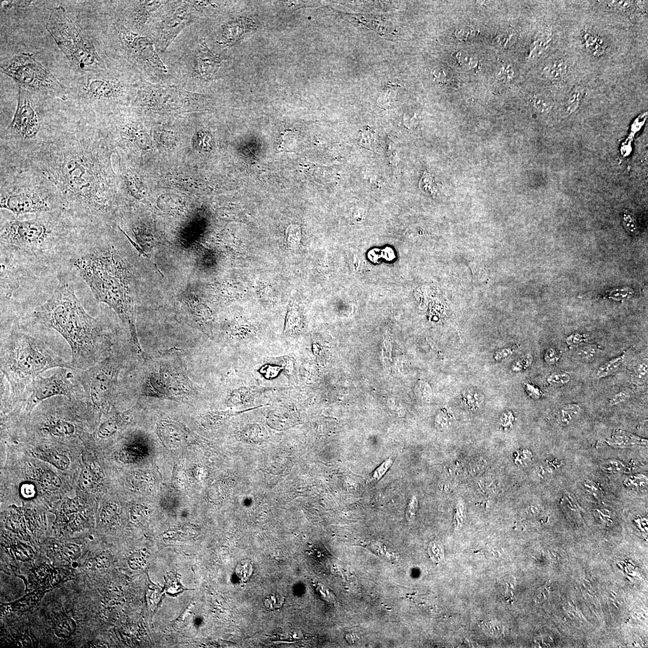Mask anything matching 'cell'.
Instances as JSON below:
<instances>
[{
  "label": "cell",
  "instance_id": "obj_18",
  "mask_svg": "<svg viewBox=\"0 0 648 648\" xmlns=\"http://www.w3.org/2000/svg\"><path fill=\"white\" fill-rule=\"evenodd\" d=\"M219 63V59L209 50L205 40H202L194 54L193 67L195 74L201 79H210L217 71Z\"/></svg>",
  "mask_w": 648,
  "mask_h": 648
},
{
  "label": "cell",
  "instance_id": "obj_42",
  "mask_svg": "<svg viewBox=\"0 0 648 648\" xmlns=\"http://www.w3.org/2000/svg\"><path fill=\"white\" fill-rule=\"evenodd\" d=\"M285 598L279 594H271L265 599L264 606L268 611H276L283 606Z\"/></svg>",
  "mask_w": 648,
  "mask_h": 648
},
{
  "label": "cell",
  "instance_id": "obj_33",
  "mask_svg": "<svg viewBox=\"0 0 648 648\" xmlns=\"http://www.w3.org/2000/svg\"><path fill=\"white\" fill-rule=\"evenodd\" d=\"M600 468L605 472L610 473H619L626 472L628 467L623 462L618 459H608L602 461L600 464Z\"/></svg>",
  "mask_w": 648,
  "mask_h": 648
},
{
  "label": "cell",
  "instance_id": "obj_38",
  "mask_svg": "<svg viewBox=\"0 0 648 648\" xmlns=\"http://www.w3.org/2000/svg\"><path fill=\"white\" fill-rule=\"evenodd\" d=\"M300 314L297 308L294 307L289 310L286 320L285 332L292 333L298 329L300 322Z\"/></svg>",
  "mask_w": 648,
  "mask_h": 648
},
{
  "label": "cell",
  "instance_id": "obj_52",
  "mask_svg": "<svg viewBox=\"0 0 648 648\" xmlns=\"http://www.w3.org/2000/svg\"><path fill=\"white\" fill-rule=\"evenodd\" d=\"M526 392L527 393L528 396L533 399L537 400L542 398L543 392L542 390L531 384V383H525L524 384Z\"/></svg>",
  "mask_w": 648,
  "mask_h": 648
},
{
  "label": "cell",
  "instance_id": "obj_16",
  "mask_svg": "<svg viewBox=\"0 0 648 648\" xmlns=\"http://www.w3.org/2000/svg\"><path fill=\"white\" fill-rule=\"evenodd\" d=\"M87 94L97 100L117 99L123 96L124 87L119 82L104 78H89L85 86Z\"/></svg>",
  "mask_w": 648,
  "mask_h": 648
},
{
  "label": "cell",
  "instance_id": "obj_19",
  "mask_svg": "<svg viewBox=\"0 0 648 648\" xmlns=\"http://www.w3.org/2000/svg\"><path fill=\"white\" fill-rule=\"evenodd\" d=\"M130 14L131 20L138 27L144 26L152 17L157 15L168 2L138 1L134 2Z\"/></svg>",
  "mask_w": 648,
  "mask_h": 648
},
{
  "label": "cell",
  "instance_id": "obj_31",
  "mask_svg": "<svg viewBox=\"0 0 648 648\" xmlns=\"http://www.w3.org/2000/svg\"><path fill=\"white\" fill-rule=\"evenodd\" d=\"M47 429L55 436H66L74 434L75 431L74 425L62 421L51 423Z\"/></svg>",
  "mask_w": 648,
  "mask_h": 648
},
{
  "label": "cell",
  "instance_id": "obj_57",
  "mask_svg": "<svg viewBox=\"0 0 648 648\" xmlns=\"http://www.w3.org/2000/svg\"><path fill=\"white\" fill-rule=\"evenodd\" d=\"M236 572L240 577H248L252 573V566L248 563L243 562L238 566Z\"/></svg>",
  "mask_w": 648,
  "mask_h": 648
},
{
  "label": "cell",
  "instance_id": "obj_34",
  "mask_svg": "<svg viewBox=\"0 0 648 648\" xmlns=\"http://www.w3.org/2000/svg\"><path fill=\"white\" fill-rule=\"evenodd\" d=\"M631 377L632 382L634 385L640 386L645 384L648 377L647 361L636 365L634 369Z\"/></svg>",
  "mask_w": 648,
  "mask_h": 648
},
{
  "label": "cell",
  "instance_id": "obj_15",
  "mask_svg": "<svg viewBox=\"0 0 648 648\" xmlns=\"http://www.w3.org/2000/svg\"><path fill=\"white\" fill-rule=\"evenodd\" d=\"M190 2H181L160 24L159 47L165 51L191 20Z\"/></svg>",
  "mask_w": 648,
  "mask_h": 648
},
{
  "label": "cell",
  "instance_id": "obj_53",
  "mask_svg": "<svg viewBox=\"0 0 648 648\" xmlns=\"http://www.w3.org/2000/svg\"><path fill=\"white\" fill-rule=\"evenodd\" d=\"M418 509V501L416 496L411 498L407 505L406 517L409 521H413L416 516Z\"/></svg>",
  "mask_w": 648,
  "mask_h": 648
},
{
  "label": "cell",
  "instance_id": "obj_56",
  "mask_svg": "<svg viewBox=\"0 0 648 648\" xmlns=\"http://www.w3.org/2000/svg\"><path fill=\"white\" fill-rule=\"evenodd\" d=\"M392 464V461L390 459H388L387 461L383 463L380 466H379L378 469H376L373 477H374L375 479H380L381 477L385 474V472L388 471V469L390 468V467L391 466Z\"/></svg>",
  "mask_w": 648,
  "mask_h": 648
},
{
  "label": "cell",
  "instance_id": "obj_48",
  "mask_svg": "<svg viewBox=\"0 0 648 648\" xmlns=\"http://www.w3.org/2000/svg\"><path fill=\"white\" fill-rule=\"evenodd\" d=\"M15 554L16 558L18 560H23V561L31 559L34 555L32 549L24 545H20L16 547Z\"/></svg>",
  "mask_w": 648,
  "mask_h": 648
},
{
  "label": "cell",
  "instance_id": "obj_22",
  "mask_svg": "<svg viewBox=\"0 0 648 648\" xmlns=\"http://www.w3.org/2000/svg\"><path fill=\"white\" fill-rule=\"evenodd\" d=\"M582 39L585 48L592 56L598 58L606 53L608 44L602 36L587 31H584Z\"/></svg>",
  "mask_w": 648,
  "mask_h": 648
},
{
  "label": "cell",
  "instance_id": "obj_46",
  "mask_svg": "<svg viewBox=\"0 0 648 648\" xmlns=\"http://www.w3.org/2000/svg\"><path fill=\"white\" fill-rule=\"evenodd\" d=\"M469 266L472 271L473 282L475 280L483 281L486 279V270L482 264H479L476 262H471L469 263Z\"/></svg>",
  "mask_w": 648,
  "mask_h": 648
},
{
  "label": "cell",
  "instance_id": "obj_9",
  "mask_svg": "<svg viewBox=\"0 0 648 648\" xmlns=\"http://www.w3.org/2000/svg\"><path fill=\"white\" fill-rule=\"evenodd\" d=\"M119 369L117 359L110 356L92 367L79 370L85 400L96 412H103L114 400Z\"/></svg>",
  "mask_w": 648,
  "mask_h": 648
},
{
  "label": "cell",
  "instance_id": "obj_5",
  "mask_svg": "<svg viewBox=\"0 0 648 648\" xmlns=\"http://www.w3.org/2000/svg\"><path fill=\"white\" fill-rule=\"evenodd\" d=\"M54 368L73 369L71 362L59 356L43 340L22 329H12L1 342L2 384H6L3 393H9L2 400L23 399L35 378Z\"/></svg>",
  "mask_w": 648,
  "mask_h": 648
},
{
  "label": "cell",
  "instance_id": "obj_14",
  "mask_svg": "<svg viewBox=\"0 0 648 648\" xmlns=\"http://www.w3.org/2000/svg\"><path fill=\"white\" fill-rule=\"evenodd\" d=\"M120 37L125 50L138 63L147 65L163 73L168 72L156 51L154 42L149 37L126 29L120 30Z\"/></svg>",
  "mask_w": 648,
  "mask_h": 648
},
{
  "label": "cell",
  "instance_id": "obj_43",
  "mask_svg": "<svg viewBox=\"0 0 648 648\" xmlns=\"http://www.w3.org/2000/svg\"><path fill=\"white\" fill-rule=\"evenodd\" d=\"M530 101L533 106L540 113L548 112L552 107V104L548 99L539 95H533L530 97Z\"/></svg>",
  "mask_w": 648,
  "mask_h": 648
},
{
  "label": "cell",
  "instance_id": "obj_2",
  "mask_svg": "<svg viewBox=\"0 0 648 648\" xmlns=\"http://www.w3.org/2000/svg\"><path fill=\"white\" fill-rule=\"evenodd\" d=\"M87 230L64 211L27 218L1 214V268L20 278L57 276Z\"/></svg>",
  "mask_w": 648,
  "mask_h": 648
},
{
  "label": "cell",
  "instance_id": "obj_13",
  "mask_svg": "<svg viewBox=\"0 0 648 648\" xmlns=\"http://www.w3.org/2000/svg\"><path fill=\"white\" fill-rule=\"evenodd\" d=\"M175 368L163 365L146 379L143 386L145 395L157 398L182 400L190 397L193 390L186 376Z\"/></svg>",
  "mask_w": 648,
  "mask_h": 648
},
{
  "label": "cell",
  "instance_id": "obj_44",
  "mask_svg": "<svg viewBox=\"0 0 648 648\" xmlns=\"http://www.w3.org/2000/svg\"><path fill=\"white\" fill-rule=\"evenodd\" d=\"M633 395L632 390L630 388H626L622 390V391L616 393V395L613 396L611 399L609 400V405L611 406H616L622 405L632 398Z\"/></svg>",
  "mask_w": 648,
  "mask_h": 648
},
{
  "label": "cell",
  "instance_id": "obj_28",
  "mask_svg": "<svg viewBox=\"0 0 648 648\" xmlns=\"http://www.w3.org/2000/svg\"><path fill=\"white\" fill-rule=\"evenodd\" d=\"M585 93H586V89L581 85L575 86L571 90L567 102L568 113L574 112L579 107Z\"/></svg>",
  "mask_w": 648,
  "mask_h": 648
},
{
  "label": "cell",
  "instance_id": "obj_51",
  "mask_svg": "<svg viewBox=\"0 0 648 648\" xmlns=\"http://www.w3.org/2000/svg\"><path fill=\"white\" fill-rule=\"evenodd\" d=\"M584 484L585 488L587 489L589 492L595 498H597V500L601 499L602 495V490L596 483L594 482V481L587 480L585 481Z\"/></svg>",
  "mask_w": 648,
  "mask_h": 648
},
{
  "label": "cell",
  "instance_id": "obj_40",
  "mask_svg": "<svg viewBox=\"0 0 648 648\" xmlns=\"http://www.w3.org/2000/svg\"><path fill=\"white\" fill-rule=\"evenodd\" d=\"M456 58L459 64L466 69L474 68L478 64L477 57L468 52H458Z\"/></svg>",
  "mask_w": 648,
  "mask_h": 648
},
{
  "label": "cell",
  "instance_id": "obj_32",
  "mask_svg": "<svg viewBox=\"0 0 648 648\" xmlns=\"http://www.w3.org/2000/svg\"><path fill=\"white\" fill-rule=\"evenodd\" d=\"M112 559V554L109 551H104L99 554L95 558L90 560L87 566L89 569L93 570L106 569L110 566Z\"/></svg>",
  "mask_w": 648,
  "mask_h": 648
},
{
  "label": "cell",
  "instance_id": "obj_10",
  "mask_svg": "<svg viewBox=\"0 0 648 648\" xmlns=\"http://www.w3.org/2000/svg\"><path fill=\"white\" fill-rule=\"evenodd\" d=\"M40 120L29 92L19 87L18 101L15 116L3 135L2 142L8 141L7 149L26 147L36 140L41 126Z\"/></svg>",
  "mask_w": 648,
  "mask_h": 648
},
{
  "label": "cell",
  "instance_id": "obj_20",
  "mask_svg": "<svg viewBox=\"0 0 648 648\" xmlns=\"http://www.w3.org/2000/svg\"><path fill=\"white\" fill-rule=\"evenodd\" d=\"M607 444L614 448H625L636 446L647 445V440L621 429H616L606 440Z\"/></svg>",
  "mask_w": 648,
  "mask_h": 648
},
{
  "label": "cell",
  "instance_id": "obj_61",
  "mask_svg": "<svg viewBox=\"0 0 648 648\" xmlns=\"http://www.w3.org/2000/svg\"><path fill=\"white\" fill-rule=\"evenodd\" d=\"M31 1L9 2L5 5V8L7 9L13 8H26L31 4Z\"/></svg>",
  "mask_w": 648,
  "mask_h": 648
},
{
  "label": "cell",
  "instance_id": "obj_8",
  "mask_svg": "<svg viewBox=\"0 0 648 648\" xmlns=\"http://www.w3.org/2000/svg\"><path fill=\"white\" fill-rule=\"evenodd\" d=\"M1 69L24 89L48 94L63 100L68 99L65 87L30 54L16 55L2 65Z\"/></svg>",
  "mask_w": 648,
  "mask_h": 648
},
{
  "label": "cell",
  "instance_id": "obj_1",
  "mask_svg": "<svg viewBox=\"0 0 648 648\" xmlns=\"http://www.w3.org/2000/svg\"><path fill=\"white\" fill-rule=\"evenodd\" d=\"M109 152L95 132L40 139L9 152L47 178L60 194L64 211L90 229H102L113 215Z\"/></svg>",
  "mask_w": 648,
  "mask_h": 648
},
{
  "label": "cell",
  "instance_id": "obj_25",
  "mask_svg": "<svg viewBox=\"0 0 648 648\" xmlns=\"http://www.w3.org/2000/svg\"><path fill=\"white\" fill-rule=\"evenodd\" d=\"M606 2L609 8H611L625 15L633 13L635 10H639L641 12L643 10L646 12L647 2L611 1Z\"/></svg>",
  "mask_w": 648,
  "mask_h": 648
},
{
  "label": "cell",
  "instance_id": "obj_54",
  "mask_svg": "<svg viewBox=\"0 0 648 648\" xmlns=\"http://www.w3.org/2000/svg\"><path fill=\"white\" fill-rule=\"evenodd\" d=\"M142 554L139 553H135L132 554L128 559V564L132 569H137L138 568L142 566L144 564V557L142 556Z\"/></svg>",
  "mask_w": 648,
  "mask_h": 648
},
{
  "label": "cell",
  "instance_id": "obj_39",
  "mask_svg": "<svg viewBox=\"0 0 648 648\" xmlns=\"http://www.w3.org/2000/svg\"><path fill=\"white\" fill-rule=\"evenodd\" d=\"M79 486L86 492H93L96 488L95 476L89 469H83L79 480Z\"/></svg>",
  "mask_w": 648,
  "mask_h": 648
},
{
  "label": "cell",
  "instance_id": "obj_17",
  "mask_svg": "<svg viewBox=\"0 0 648 648\" xmlns=\"http://www.w3.org/2000/svg\"><path fill=\"white\" fill-rule=\"evenodd\" d=\"M177 302L180 311L186 316L187 319L201 328L204 329L211 320L210 310L193 296H183L178 299Z\"/></svg>",
  "mask_w": 648,
  "mask_h": 648
},
{
  "label": "cell",
  "instance_id": "obj_12",
  "mask_svg": "<svg viewBox=\"0 0 648 648\" xmlns=\"http://www.w3.org/2000/svg\"><path fill=\"white\" fill-rule=\"evenodd\" d=\"M202 99L200 94L176 86H151L139 90L136 102L155 110H182L196 107Z\"/></svg>",
  "mask_w": 648,
  "mask_h": 648
},
{
  "label": "cell",
  "instance_id": "obj_4",
  "mask_svg": "<svg viewBox=\"0 0 648 648\" xmlns=\"http://www.w3.org/2000/svg\"><path fill=\"white\" fill-rule=\"evenodd\" d=\"M74 274L70 270L57 276L51 297L32 313L35 323L50 327L64 338L71 347L74 370H85L107 357L111 342L105 328L83 308L76 294Z\"/></svg>",
  "mask_w": 648,
  "mask_h": 648
},
{
  "label": "cell",
  "instance_id": "obj_36",
  "mask_svg": "<svg viewBox=\"0 0 648 648\" xmlns=\"http://www.w3.org/2000/svg\"><path fill=\"white\" fill-rule=\"evenodd\" d=\"M41 456L42 457L41 458L57 466L59 469L64 470L68 468L69 461L64 456L51 452H44Z\"/></svg>",
  "mask_w": 648,
  "mask_h": 648
},
{
  "label": "cell",
  "instance_id": "obj_49",
  "mask_svg": "<svg viewBox=\"0 0 648 648\" xmlns=\"http://www.w3.org/2000/svg\"><path fill=\"white\" fill-rule=\"evenodd\" d=\"M62 553L70 560H75L79 558L81 554V550L77 545L68 544L62 550Z\"/></svg>",
  "mask_w": 648,
  "mask_h": 648
},
{
  "label": "cell",
  "instance_id": "obj_45",
  "mask_svg": "<svg viewBox=\"0 0 648 648\" xmlns=\"http://www.w3.org/2000/svg\"><path fill=\"white\" fill-rule=\"evenodd\" d=\"M561 352L554 348H549L546 350L544 354L545 363L549 365H554L558 363L561 358Z\"/></svg>",
  "mask_w": 648,
  "mask_h": 648
},
{
  "label": "cell",
  "instance_id": "obj_27",
  "mask_svg": "<svg viewBox=\"0 0 648 648\" xmlns=\"http://www.w3.org/2000/svg\"><path fill=\"white\" fill-rule=\"evenodd\" d=\"M602 352V348L595 344H589L577 350L576 355L580 360L590 363L596 359Z\"/></svg>",
  "mask_w": 648,
  "mask_h": 648
},
{
  "label": "cell",
  "instance_id": "obj_60",
  "mask_svg": "<svg viewBox=\"0 0 648 648\" xmlns=\"http://www.w3.org/2000/svg\"><path fill=\"white\" fill-rule=\"evenodd\" d=\"M532 455L531 452L528 450H524L520 452L516 459V462L521 465L525 464L531 461Z\"/></svg>",
  "mask_w": 648,
  "mask_h": 648
},
{
  "label": "cell",
  "instance_id": "obj_21",
  "mask_svg": "<svg viewBox=\"0 0 648 648\" xmlns=\"http://www.w3.org/2000/svg\"><path fill=\"white\" fill-rule=\"evenodd\" d=\"M120 137L125 145L139 148L147 139V134L141 125L137 122L132 121L122 125Z\"/></svg>",
  "mask_w": 648,
  "mask_h": 648
},
{
  "label": "cell",
  "instance_id": "obj_37",
  "mask_svg": "<svg viewBox=\"0 0 648 648\" xmlns=\"http://www.w3.org/2000/svg\"><path fill=\"white\" fill-rule=\"evenodd\" d=\"M571 377L569 374L566 372L557 371L552 373L547 377V382L553 387H559L569 384Z\"/></svg>",
  "mask_w": 648,
  "mask_h": 648
},
{
  "label": "cell",
  "instance_id": "obj_24",
  "mask_svg": "<svg viewBox=\"0 0 648 648\" xmlns=\"http://www.w3.org/2000/svg\"><path fill=\"white\" fill-rule=\"evenodd\" d=\"M581 411V407L577 403H567L562 405L556 413L557 424L563 427L570 426L579 419Z\"/></svg>",
  "mask_w": 648,
  "mask_h": 648
},
{
  "label": "cell",
  "instance_id": "obj_50",
  "mask_svg": "<svg viewBox=\"0 0 648 648\" xmlns=\"http://www.w3.org/2000/svg\"><path fill=\"white\" fill-rule=\"evenodd\" d=\"M588 340V336L585 334L574 333L566 338V342L570 347H578Z\"/></svg>",
  "mask_w": 648,
  "mask_h": 648
},
{
  "label": "cell",
  "instance_id": "obj_23",
  "mask_svg": "<svg viewBox=\"0 0 648 648\" xmlns=\"http://www.w3.org/2000/svg\"><path fill=\"white\" fill-rule=\"evenodd\" d=\"M569 70V66L563 59H556L543 69V74L546 79L554 84L564 81Z\"/></svg>",
  "mask_w": 648,
  "mask_h": 648
},
{
  "label": "cell",
  "instance_id": "obj_30",
  "mask_svg": "<svg viewBox=\"0 0 648 648\" xmlns=\"http://www.w3.org/2000/svg\"><path fill=\"white\" fill-rule=\"evenodd\" d=\"M462 401L469 409H476L482 406L484 398L482 394L476 390L468 389L463 392Z\"/></svg>",
  "mask_w": 648,
  "mask_h": 648
},
{
  "label": "cell",
  "instance_id": "obj_29",
  "mask_svg": "<svg viewBox=\"0 0 648 648\" xmlns=\"http://www.w3.org/2000/svg\"><path fill=\"white\" fill-rule=\"evenodd\" d=\"M552 39L553 34L552 31L550 30H546L533 45L531 55L534 57L539 56L550 46Z\"/></svg>",
  "mask_w": 648,
  "mask_h": 648
},
{
  "label": "cell",
  "instance_id": "obj_62",
  "mask_svg": "<svg viewBox=\"0 0 648 648\" xmlns=\"http://www.w3.org/2000/svg\"><path fill=\"white\" fill-rule=\"evenodd\" d=\"M451 421H452V418L449 416L448 414H442V415L439 417V420H438L439 423H441L440 425H441V426H443V428H445L449 427V424L451 423Z\"/></svg>",
  "mask_w": 648,
  "mask_h": 648
},
{
  "label": "cell",
  "instance_id": "obj_35",
  "mask_svg": "<svg viewBox=\"0 0 648 648\" xmlns=\"http://www.w3.org/2000/svg\"><path fill=\"white\" fill-rule=\"evenodd\" d=\"M623 484L629 488L637 490H647V477L642 473H637L626 479Z\"/></svg>",
  "mask_w": 648,
  "mask_h": 648
},
{
  "label": "cell",
  "instance_id": "obj_26",
  "mask_svg": "<svg viewBox=\"0 0 648 648\" xmlns=\"http://www.w3.org/2000/svg\"><path fill=\"white\" fill-rule=\"evenodd\" d=\"M626 357L625 353L619 357L612 359L597 369L596 375L599 379L608 377L617 372L621 367Z\"/></svg>",
  "mask_w": 648,
  "mask_h": 648
},
{
  "label": "cell",
  "instance_id": "obj_3",
  "mask_svg": "<svg viewBox=\"0 0 648 648\" xmlns=\"http://www.w3.org/2000/svg\"><path fill=\"white\" fill-rule=\"evenodd\" d=\"M68 267L85 282L97 301L116 312L136 352L144 356L136 328L134 274L120 251L101 238L100 230L89 231L76 244Z\"/></svg>",
  "mask_w": 648,
  "mask_h": 648
},
{
  "label": "cell",
  "instance_id": "obj_47",
  "mask_svg": "<svg viewBox=\"0 0 648 648\" xmlns=\"http://www.w3.org/2000/svg\"><path fill=\"white\" fill-rule=\"evenodd\" d=\"M532 361L533 357L531 355H525L515 362L513 366H512V370L514 372H520L525 371L530 366Z\"/></svg>",
  "mask_w": 648,
  "mask_h": 648
},
{
  "label": "cell",
  "instance_id": "obj_55",
  "mask_svg": "<svg viewBox=\"0 0 648 648\" xmlns=\"http://www.w3.org/2000/svg\"><path fill=\"white\" fill-rule=\"evenodd\" d=\"M474 31L469 27L459 28L456 31V36L459 40H466L471 37Z\"/></svg>",
  "mask_w": 648,
  "mask_h": 648
},
{
  "label": "cell",
  "instance_id": "obj_11",
  "mask_svg": "<svg viewBox=\"0 0 648 648\" xmlns=\"http://www.w3.org/2000/svg\"><path fill=\"white\" fill-rule=\"evenodd\" d=\"M70 370L71 369L58 368L53 375L48 377L39 375L35 378L24 396L26 411L30 413L38 404L54 397L63 396L73 400L76 386L74 384V374Z\"/></svg>",
  "mask_w": 648,
  "mask_h": 648
},
{
  "label": "cell",
  "instance_id": "obj_6",
  "mask_svg": "<svg viewBox=\"0 0 648 648\" xmlns=\"http://www.w3.org/2000/svg\"><path fill=\"white\" fill-rule=\"evenodd\" d=\"M1 155V210L16 217L64 211L58 191L47 178L20 160Z\"/></svg>",
  "mask_w": 648,
  "mask_h": 648
},
{
  "label": "cell",
  "instance_id": "obj_41",
  "mask_svg": "<svg viewBox=\"0 0 648 648\" xmlns=\"http://www.w3.org/2000/svg\"><path fill=\"white\" fill-rule=\"evenodd\" d=\"M75 629V622L71 619L65 618L58 623L55 632L60 637H68L74 633Z\"/></svg>",
  "mask_w": 648,
  "mask_h": 648
},
{
  "label": "cell",
  "instance_id": "obj_58",
  "mask_svg": "<svg viewBox=\"0 0 648 648\" xmlns=\"http://www.w3.org/2000/svg\"><path fill=\"white\" fill-rule=\"evenodd\" d=\"M498 37L501 38V39L502 38V39H503L498 43L500 44L502 46L506 47L508 44L511 45L515 40V33L513 31H509L502 35L501 37Z\"/></svg>",
  "mask_w": 648,
  "mask_h": 648
},
{
  "label": "cell",
  "instance_id": "obj_7",
  "mask_svg": "<svg viewBox=\"0 0 648 648\" xmlns=\"http://www.w3.org/2000/svg\"><path fill=\"white\" fill-rule=\"evenodd\" d=\"M46 27L75 69L84 72L105 69L93 41L62 6L52 10Z\"/></svg>",
  "mask_w": 648,
  "mask_h": 648
},
{
  "label": "cell",
  "instance_id": "obj_59",
  "mask_svg": "<svg viewBox=\"0 0 648 648\" xmlns=\"http://www.w3.org/2000/svg\"><path fill=\"white\" fill-rule=\"evenodd\" d=\"M514 348H505V349L497 352V353L494 354V358H495V360L497 361L502 360V359L506 358L511 356V355L513 354L514 353Z\"/></svg>",
  "mask_w": 648,
  "mask_h": 648
}]
</instances>
